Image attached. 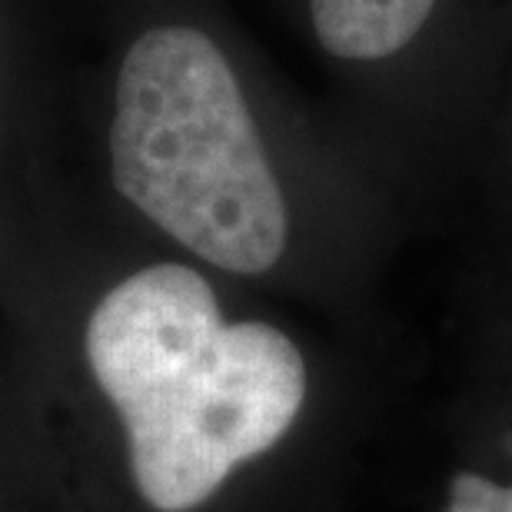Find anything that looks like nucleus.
I'll return each mask as SVG.
<instances>
[{"label":"nucleus","mask_w":512,"mask_h":512,"mask_svg":"<svg viewBox=\"0 0 512 512\" xmlns=\"http://www.w3.org/2000/svg\"><path fill=\"white\" fill-rule=\"evenodd\" d=\"M87 363L127 426L140 496L187 512L293 426L306 396L296 343L266 323H227L213 286L180 263L127 276L94 306Z\"/></svg>","instance_id":"f257e3e1"},{"label":"nucleus","mask_w":512,"mask_h":512,"mask_svg":"<svg viewBox=\"0 0 512 512\" xmlns=\"http://www.w3.org/2000/svg\"><path fill=\"white\" fill-rule=\"evenodd\" d=\"M117 190L190 253L263 273L286 250V200L227 54L197 27H153L117 74Z\"/></svg>","instance_id":"f03ea898"},{"label":"nucleus","mask_w":512,"mask_h":512,"mask_svg":"<svg viewBox=\"0 0 512 512\" xmlns=\"http://www.w3.org/2000/svg\"><path fill=\"white\" fill-rule=\"evenodd\" d=\"M439 0H310L316 40L340 60H386L423 34Z\"/></svg>","instance_id":"7ed1b4c3"},{"label":"nucleus","mask_w":512,"mask_h":512,"mask_svg":"<svg viewBox=\"0 0 512 512\" xmlns=\"http://www.w3.org/2000/svg\"><path fill=\"white\" fill-rule=\"evenodd\" d=\"M446 512H512V486H499L476 473H459L449 483Z\"/></svg>","instance_id":"20e7f679"}]
</instances>
